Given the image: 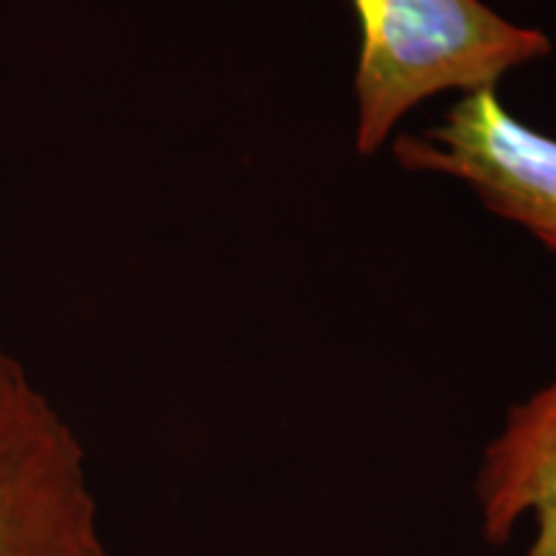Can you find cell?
I'll use <instances>...</instances> for the list:
<instances>
[{
    "mask_svg": "<svg viewBox=\"0 0 556 556\" xmlns=\"http://www.w3.org/2000/svg\"><path fill=\"white\" fill-rule=\"evenodd\" d=\"M361 26L356 150L371 155L402 116L443 90L495 88L510 70L548 58L541 29L482 0H351Z\"/></svg>",
    "mask_w": 556,
    "mask_h": 556,
    "instance_id": "6da1fadb",
    "label": "cell"
},
{
    "mask_svg": "<svg viewBox=\"0 0 556 556\" xmlns=\"http://www.w3.org/2000/svg\"><path fill=\"white\" fill-rule=\"evenodd\" d=\"M0 556H109L86 448L3 343Z\"/></svg>",
    "mask_w": 556,
    "mask_h": 556,
    "instance_id": "7a4b0ae2",
    "label": "cell"
},
{
    "mask_svg": "<svg viewBox=\"0 0 556 556\" xmlns=\"http://www.w3.org/2000/svg\"><path fill=\"white\" fill-rule=\"evenodd\" d=\"M394 155L409 170L454 176L497 217L556 253V139L528 127L495 88L464 93L426 135H402Z\"/></svg>",
    "mask_w": 556,
    "mask_h": 556,
    "instance_id": "3957f363",
    "label": "cell"
},
{
    "mask_svg": "<svg viewBox=\"0 0 556 556\" xmlns=\"http://www.w3.org/2000/svg\"><path fill=\"white\" fill-rule=\"evenodd\" d=\"M475 500L484 541L507 544L531 520L523 556H556V377L507 413L479 462Z\"/></svg>",
    "mask_w": 556,
    "mask_h": 556,
    "instance_id": "277c9868",
    "label": "cell"
}]
</instances>
